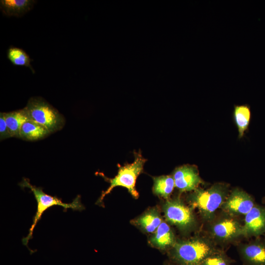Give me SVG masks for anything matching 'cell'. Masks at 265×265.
<instances>
[{
	"label": "cell",
	"mask_w": 265,
	"mask_h": 265,
	"mask_svg": "<svg viewBox=\"0 0 265 265\" xmlns=\"http://www.w3.org/2000/svg\"><path fill=\"white\" fill-rule=\"evenodd\" d=\"M22 188L26 187L30 189L33 193L37 202V211L33 218L32 224L29 229V233L27 236L22 239L23 244L28 247V241L32 238L33 230L41 218L44 212L48 209L53 206H60L64 208V211H66L67 209H71L73 211H81L84 210V207L80 201V196L78 195L70 203H63L61 199L56 196H53L45 193L41 187H36L32 185L29 180L26 178H24L23 181L19 184Z\"/></svg>",
	"instance_id": "cell-1"
},
{
	"label": "cell",
	"mask_w": 265,
	"mask_h": 265,
	"mask_svg": "<svg viewBox=\"0 0 265 265\" xmlns=\"http://www.w3.org/2000/svg\"><path fill=\"white\" fill-rule=\"evenodd\" d=\"M24 108L29 120L43 126L51 133L60 130L65 124L59 111L41 97L31 98Z\"/></svg>",
	"instance_id": "cell-2"
},
{
	"label": "cell",
	"mask_w": 265,
	"mask_h": 265,
	"mask_svg": "<svg viewBox=\"0 0 265 265\" xmlns=\"http://www.w3.org/2000/svg\"><path fill=\"white\" fill-rule=\"evenodd\" d=\"M146 161L141 152H135L134 160L132 163L119 166L117 174L113 178L106 179L110 185L102 192L97 203L101 204L107 194L115 187L119 186L126 188L133 197L137 198L139 194L135 188L136 180L142 172Z\"/></svg>",
	"instance_id": "cell-3"
},
{
	"label": "cell",
	"mask_w": 265,
	"mask_h": 265,
	"mask_svg": "<svg viewBox=\"0 0 265 265\" xmlns=\"http://www.w3.org/2000/svg\"><path fill=\"white\" fill-rule=\"evenodd\" d=\"M172 246V257L180 265H200L215 251L210 243L201 239L175 242Z\"/></svg>",
	"instance_id": "cell-4"
},
{
	"label": "cell",
	"mask_w": 265,
	"mask_h": 265,
	"mask_svg": "<svg viewBox=\"0 0 265 265\" xmlns=\"http://www.w3.org/2000/svg\"><path fill=\"white\" fill-rule=\"evenodd\" d=\"M226 195V188L220 185H215L207 189L194 190L190 202L192 207L198 209L204 217L209 218L222 205Z\"/></svg>",
	"instance_id": "cell-5"
},
{
	"label": "cell",
	"mask_w": 265,
	"mask_h": 265,
	"mask_svg": "<svg viewBox=\"0 0 265 265\" xmlns=\"http://www.w3.org/2000/svg\"><path fill=\"white\" fill-rule=\"evenodd\" d=\"M163 210L167 221L181 230L189 229L194 224L191 209L180 200H167L163 206Z\"/></svg>",
	"instance_id": "cell-6"
},
{
	"label": "cell",
	"mask_w": 265,
	"mask_h": 265,
	"mask_svg": "<svg viewBox=\"0 0 265 265\" xmlns=\"http://www.w3.org/2000/svg\"><path fill=\"white\" fill-rule=\"evenodd\" d=\"M265 234V208L257 205L245 215L241 235L258 237Z\"/></svg>",
	"instance_id": "cell-7"
},
{
	"label": "cell",
	"mask_w": 265,
	"mask_h": 265,
	"mask_svg": "<svg viewBox=\"0 0 265 265\" xmlns=\"http://www.w3.org/2000/svg\"><path fill=\"white\" fill-rule=\"evenodd\" d=\"M255 205L254 200L250 195L237 189L226 198L222 206L231 213L245 215Z\"/></svg>",
	"instance_id": "cell-8"
},
{
	"label": "cell",
	"mask_w": 265,
	"mask_h": 265,
	"mask_svg": "<svg viewBox=\"0 0 265 265\" xmlns=\"http://www.w3.org/2000/svg\"><path fill=\"white\" fill-rule=\"evenodd\" d=\"M172 177L175 186L181 192L194 190L201 182L196 168L187 165L176 168Z\"/></svg>",
	"instance_id": "cell-9"
},
{
	"label": "cell",
	"mask_w": 265,
	"mask_h": 265,
	"mask_svg": "<svg viewBox=\"0 0 265 265\" xmlns=\"http://www.w3.org/2000/svg\"><path fill=\"white\" fill-rule=\"evenodd\" d=\"M242 226L236 220L225 218L215 223L212 228L213 236L225 241L241 235Z\"/></svg>",
	"instance_id": "cell-10"
},
{
	"label": "cell",
	"mask_w": 265,
	"mask_h": 265,
	"mask_svg": "<svg viewBox=\"0 0 265 265\" xmlns=\"http://www.w3.org/2000/svg\"><path fill=\"white\" fill-rule=\"evenodd\" d=\"M240 254L247 265H265V240L243 245Z\"/></svg>",
	"instance_id": "cell-11"
},
{
	"label": "cell",
	"mask_w": 265,
	"mask_h": 265,
	"mask_svg": "<svg viewBox=\"0 0 265 265\" xmlns=\"http://www.w3.org/2000/svg\"><path fill=\"white\" fill-rule=\"evenodd\" d=\"M34 2L32 0H1L0 8L7 16L20 17L30 10Z\"/></svg>",
	"instance_id": "cell-12"
},
{
	"label": "cell",
	"mask_w": 265,
	"mask_h": 265,
	"mask_svg": "<svg viewBox=\"0 0 265 265\" xmlns=\"http://www.w3.org/2000/svg\"><path fill=\"white\" fill-rule=\"evenodd\" d=\"M150 242L154 246L163 249L175 243V238L169 226L162 222L150 238Z\"/></svg>",
	"instance_id": "cell-13"
},
{
	"label": "cell",
	"mask_w": 265,
	"mask_h": 265,
	"mask_svg": "<svg viewBox=\"0 0 265 265\" xmlns=\"http://www.w3.org/2000/svg\"><path fill=\"white\" fill-rule=\"evenodd\" d=\"M51 132L43 126L28 120L22 126L19 137L28 141H35L42 139Z\"/></svg>",
	"instance_id": "cell-14"
},
{
	"label": "cell",
	"mask_w": 265,
	"mask_h": 265,
	"mask_svg": "<svg viewBox=\"0 0 265 265\" xmlns=\"http://www.w3.org/2000/svg\"><path fill=\"white\" fill-rule=\"evenodd\" d=\"M4 115L10 136L19 137L22 126L25 122L29 120L24 108L7 113L4 112Z\"/></svg>",
	"instance_id": "cell-15"
},
{
	"label": "cell",
	"mask_w": 265,
	"mask_h": 265,
	"mask_svg": "<svg viewBox=\"0 0 265 265\" xmlns=\"http://www.w3.org/2000/svg\"><path fill=\"white\" fill-rule=\"evenodd\" d=\"M161 222V218L155 209L146 212L134 221L135 225L148 233L156 231Z\"/></svg>",
	"instance_id": "cell-16"
},
{
	"label": "cell",
	"mask_w": 265,
	"mask_h": 265,
	"mask_svg": "<svg viewBox=\"0 0 265 265\" xmlns=\"http://www.w3.org/2000/svg\"><path fill=\"white\" fill-rule=\"evenodd\" d=\"M153 191L155 194L168 199L175 186L174 180L171 176H160L153 178Z\"/></svg>",
	"instance_id": "cell-17"
},
{
	"label": "cell",
	"mask_w": 265,
	"mask_h": 265,
	"mask_svg": "<svg viewBox=\"0 0 265 265\" xmlns=\"http://www.w3.org/2000/svg\"><path fill=\"white\" fill-rule=\"evenodd\" d=\"M234 116L238 128L239 137H241L249 125L251 117L249 107L246 105L235 106Z\"/></svg>",
	"instance_id": "cell-18"
},
{
	"label": "cell",
	"mask_w": 265,
	"mask_h": 265,
	"mask_svg": "<svg viewBox=\"0 0 265 265\" xmlns=\"http://www.w3.org/2000/svg\"><path fill=\"white\" fill-rule=\"evenodd\" d=\"M7 58L13 65L28 67L34 73L30 64L32 60L23 49L10 47L7 51Z\"/></svg>",
	"instance_id": "cell-19"
},
{
	"label": "cell",
	"mask_w": 265,
	"mask_h": 265,
	"mask_svg": "<svg viewBox=\"0 0 265 265\" xmlns=\"http://www.w3.org/2000/svg\"><path fill=\"white\" fill-rule=\"evenodd\" d=\"M200 265H230L229 259L215 251L206 257Z\"/></svg>",
	"instance_id": "cell-20"
},
{
	"label": "cell",
	"mask_w": 265,
	"mask_h": 265,
	"mask_svg": "<svg viewBox=\"0 0 265 265\" xmlns=\"http://www.w3.org/2000/svg\"><path fill=\"white\" fill-rule=\"evenodd\" d=\"M8 128L5 119L4 112L0 113V139L2 140L4 139L10 137Z\"/></svg>",
	"instance_id": "cell-21"
},
{
	"label": "cell",
	"mask_w": 265,
	"mask_h": 265,
	"mask_svg": "<svg viewBox=\"0 0 265 265\" xmlns=\"http://www.w3.org/2000/svg\"></svg>",
	"instance_id": "cell-22"
}]
</instances>
